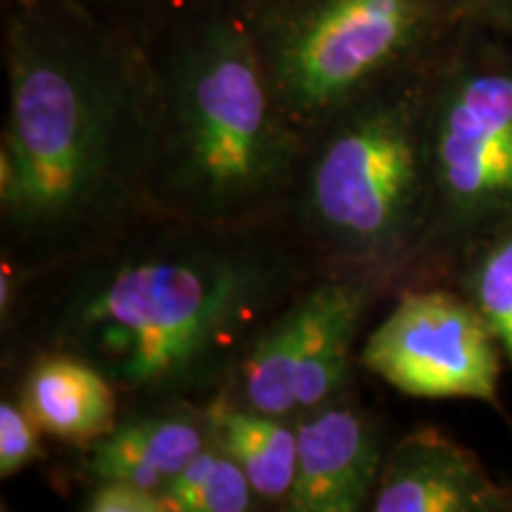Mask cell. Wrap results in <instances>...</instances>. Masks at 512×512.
Here are the masks:
<instances>
[{
	"instance_id": "4",
	"label": "cell",
	"mask_w": 512,
	"mask_h": 512,
	"mask_svg": "<svg viewBox=\"0 0 512 512\" xmlns=\"http://www.w3.org/2000/svg\"><path fill=\"white\" fill-rule=\"evenodd\" d=\"M434 64L375 88L306 138L280 211L325 268L373 271L394 292L406 285L425 238Z\"/></svg>"
},
{
	"instance_id": "2",
	"label": "cell",
	"mask_w": 512,
	"mask_h": 512,
	"mask_svg": "<svg viewBox=\"0 0 512 512\" xmlns=\"http://www.w3.org/2000/svg\"><path fill=\"white\" fill-rule=\"evenodd\" d=\"M0 259L34 273L152 211L155 107L143 43L72 0H5Z\"/></svg>"
},
{
	"instance_id": "19",
	"label": "cell",
	"mask_w": 512,
	"mask_h": 512,
	"mask_svg": "<svg viewBox=\"0 0 512 512\" xmlns=\"http://www.w3.org/2000/svg\"><path fill=\"white\" fill-rule=\"evenodd\" d=\"M458 5L465 19H477L512 34V0H458Z\"/></svg>"
},
{
	"instance_id": "16",
	"label": "cell",
	"mask_w": 512,
	"mask_h": 512,
	"mask_svg": "<svg viewBox=\"0 0 512 512\" xmlns=\"http://www.w3.org/2000/svg\"><path fill=\"white\" fill-rule=\"evenodd\" d=\"M43 437L46 434L27 413L17 394L3 387V399H0V479H10L41 463V460H48Z\"/></svg>"
},
{
	"instance_id": "6",
	"label": "cell",
	"mask_w": 512,
	"mask_h": 512,
	"mask_svg": "<svg viewBox=\"0 0 512 512\" xmlns=\"http://www.w3.org/2000/svg\"><path fill=\"white\" fill-rule=\"evenodd\" d=\"M280 112L304 140L384 83L430 69L458 0H249Z\"/></svg>"
},
{
	"instance_id": "7",
	"label": "cell",
	"mask_w": 512,
	"mask_h": 512,
	"mask_svg": "<svg viewBox=\"0 0 512 512\" xmlns=\"http://www.w3.org/2000/svg\"><path fill=\"white\" fill-rule=\"evenodd\" d=\"M394 285L373 271L325 268L254 337L219 396L297 420L354 384L361 330Z\"/></svg>"
},
{
	"instance_id": "1",
	"label": "cell",
	"mask_w": 512,
	"mask_h": 512,
	"mask_svg": "<svg viewBox=\"0 0 512 512\" xmlns=\"http://www.w3.org/2000/svg\"><path fill=\"white\" fill-rule=\"evenodd\" d=\"M325 266L287 223L150 214L64 264L24 271L0 325L3 377L38 354H72L128 403H207L254 337Z\"/></svg>"
},
{
	"instance_id": "14",
	"label": "cell",
	"mask_w": 512,
	"mask_h": 512,
	"mask_svg": "<svg viewBox=\"0 0 512 512\" xmlns=\"http://www.w3.org/2000/svg\"><path fill=\"white\" fill-rule=\"evenodd\" d=\"M444 283L475 306L512 368V226L472 247Z\"/></svg>"
},
{
	"instance_id": "10",
	"label": "cell",
	"mask_w": 512,
	"mask_h": 512,
	"mask_svg": "<svg viewBox=\"0 0 512 512\" xmlns=\"http://www.w3.org/2000/svg\"><path fill=\"white\" fill-rule=\"evenodd\" d=\"M370 512H512V482L434 425L392 439Z\"/></svg>"
},
{
	"instance_id": "13",
	"label": "cell",
	"mask_w": 512,
	"mask_h": 512,
	"mask_svg": "<svg viewBox=\"0 0 512 512\" xmlns=\"http://www.w3.org/2000/svg\"><path fill=\"white\" fill-rule=\"evenodd\" d=\"M209 439L238 463L266 510L285 512L297 479V420L214 396L204 403Z\"/></svg>"
},
{
	"instance_id": "15",
	"label": "cell",
	"mask_w": 512,
	"mask_h": 512,
	"mask_svg": "<svg viewBox=\"0 0 512 512\" xmlns=\"http://www.w3.org/2000/svg\"><path fill=\"white\" fill-rule=\"evenodd\" d=\"M169 512H261L264 501L245 470L209 439V444L162 491Z\"/></svg>"
},
{
	"instance_id": "11",
	"label": "cell",
	"mask_w": 512,
	"mask_h": 512,
	"mask_svg": "<svg viewBox=\"0 0 512 512\" xmlns=\"http://www.w3.org/2000/svg\"><path fill=\"white\" fill-rule=\"evenodd\" d=\"M207 444L209 418L204 403H128L110 432L93 444L72 448L69 472L81 486L119 479L162 494Z\"/></svg>"
},
{
	"instance_id": "3",
	"label": "cell",
	"mask_w": 512,
	"mask_h": 512,
	"mask_svg": "<svg viewBox=\"0 0 512 512\" xmlns=\"http://www.w3.org/2000/svg\"><path fill=\"white\" fill-rule=\"evenodd\" d=\"M138 38L155 107L152 211L202 223L280 216L306 140L275 100L249 0H152Z\"/></svg>"
},
{
	"instance_id": "18",
	"label": "cell",
	"mask_w": 512,
	"mask_h": 512,
	"mask_svg": "<svg viewBox=\"0 0 512 512\" xmlns=\"http://www.w3.org/2000/svg\"><path fill=\"white\" fill-rule=\"evenodd\" d=\"M72 3L81 5L83 10L105 19V22H112L117 27L131 29L133 34H138L152 0H72Z\"/></svg>"
},
{
	"instance_id": "9",
	"label": "cell",
	"mask_w": 512,
	"mask_h": 512,
	"mask_svg": "<svg viewBox=\"0 0 512 512\" xmlns=\"http://www.w3.org/2000/svg\"><path fill=\"white\" fill-rule=\"evenodd\" d=\"M297 444V479L285 512L370 510L392 437L354 384L299 415Z\"/></svg>"
},
{
	"instance_id": "8",
	"label": "cell",
	"mask_w": 512,
	"mask_h": 512,
	"mask_svg": "<svg viewBox=\"0 0 512 512\" xmlns=\"http://www.w3.org/2000/svg\"><path fill=\"white\" fill-rule=\"evenodd\" d=\"M503 363L482 316L448 283L394 292L387 316L358 347V368L403 396L477 401L501 415Z\"/></svg>"
},
{
	"instance_id": "17",
	"label": "cell",
	"mask_w": 512,
	"mask_h": 512,
	"mask_svg": "<svg viewBox=\"0 0 512 512\" xmlns=\"http://www.w3.org/2000/svg\"><path fill=\"white\" fill-rule=\"evenodd\" d=\"M81 510L86 512H169L159 491L143 489L131 482L107 479L83 486Z\"/></svg>"
},
{
	"instance_id": "12",
	"label": "cell",
	"mask_w": 512,
	"mask_h": 512,
	"mask_svg": "<svg viewBox=\"0 0 512 512\" xmlns=\"http://www.w3.org/2000/svg\"><path fill=\"white\" fill-rule=\"evenodd\" d=\"M5 380L43 434L69 448L110 432L124 408L105 373L72 354H38Z\"/></svg>"
},
{
	"instance_id": "5",
	"label": "cell",
	"mask_w": 512,
	"mask_h": 512,
	"mask_svg": "<svg viewBox=\"0 0 512 512\" xmlns=\"http://www.w3.org/2000/svg\"><path fill=\"white\" fill-rule=\"evenodd\" d=\"M427 178L425 238L403 287L444 283L512 226V34L465 19L434 64Z\"/></svg>"
}]
</instances>
